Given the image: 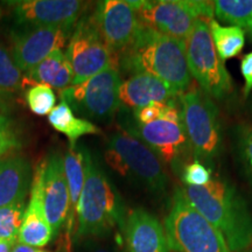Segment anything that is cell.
Segmentation results:
<instances>
[{
  "mask_svg": "<svg viewBox=\"0 0 252 252\" xmlns=\"http://www.w3.org/2000/svg\"><path fill=\"white\" fill-rule=\"evenodd\" d=\"M77 223L80 238L103 237L125 225L122 198L89 151L86 181L77 204Z\"/></svg>",
  "mask_w": 252,
  "mask_h": 252,
  "instance_id": "cell-3",
  "label": "cell"
},
{
  "mask_svg": "<svg viewBox=\"0 0 252 252\" xmlns=\"http://www.w3.org/2000/svg\"><path fill=\"white\" fill-rule=\"evenodd\" d=\"M123 128L143 140L175 173H182L185 162L188 161L190 153H193L182 123L158 119L149 124L135 122L131 127L125 126Z\"/></svg>",
  "mask_w": 252,
  "mask_h": 252,
  "instance_id": "cell-12",
  "label": "cell"
},
{
  "mask_svg": "<svg viewBox=\"0 0 252 252\" xmlns=\"http://www.w3.org/2000/svg\"><path fill=\"white\" fill-rule=\"evenodd\" d=\"M23 71L18 68L12 55L0 45V91L14 93L20 90Z\"/></svg>",
  "mask_w": 252,
  "mask_h": 252,
  "instance_id": "cell-27",
  "label": "cell"
},
{
  "mask_svg": "<svg viewBox=\"0 0 252 252\" xmlns=\"http://www.w3.org/2000/svg\"><path fill=\"white\" fill-rule=\"evenodd\" d=\"M93 15L103 41L118 55L134 42L141 28L138 13L127 0L99 1Z\"/></svg>",
  "mask_w": 252,
  "mask_h": 252,
  "instance_id": "cell-14",
  "label": "cell"
},
{
  "mask_svg": "<svg viewBox=\"0 0 252 252\" xmlns=\"http://www.w3.org/2000/svg\"><path fill=\"white\" fill-rule=\"evenodd\" d=\"M191 77L208 97L223 99L232 91V81L214 46L209 21L198 19L185 40Z\"/></svg>",
  "mask_w": 252,
  "mask_h": 252,
  "instance_id": "cell-6",
  "label": "cell"
},
{
  "mask_svg": "<svg viewBox=\"0 0 252 252\" xmlns=\"http://www.w3.org/2000/svg\"><path fill=\"white\" fill-rule=\"evenodd\" d=\"M49 124L56 131L67 135L70 146H76L77 140L87 134H100L102 131L97 125L86 118H78L67 103L61 100L48 115Z\"/></svg>",
  "mask_w": 252,
  "mask_h": 252,
  "instance_id": "cell-22",
  "label": "cell"
},
{
  "mask_svg": "<svg viewBox=\"0 0 252 252\" xmlns=\"http://www.w3.org/2000/svg\"><path fill=\"white\" fill-rule=\"evenodd\" d=\"M128 252H169L165 228L156 216L135 208L128 213L124 225Z\"/></svg>",
  "mask_w": 252,
  "mask_h": 252,
  "instance_id": "cell-16",
  "label": "cell"
},
{
  "mask_svg": "<svg viewBox=\"0 0 252 252\" xmlns=\"http://www.w3.org/2000/svg\"><path fill=\"white\" fill-rule=\"evenodd\" d=\"M25 209V202L0 208V241L18 242Z\"/></svg>",
  "mask_w": 252,
  "mask_h": 252,
  "instance_id": "cell-25",
  "label": "cell"
},
{
  "mask_svg": "<svg viewBox=\"0 0 252 252\" xmlns=\"http://www.w3.org/2000/svg\"><path fill=\"white\" fill-rule=\"evenodd\" d=\"M181 123L196 160L213 161L220 154L222 137L219 110L202 90L180 96Z\"/></svg>",
  "mask_w": 252,
  "mask_h": 252,
  "instance_id": "cell-7",
  "label": "cell"
},
{
  "mask_svg": "<svg viewBox=\"0 0 252 252\" xmlns=\"http://www.w3.org/2000/svg\"><path fill=\"white\" fill-rule=\"evenodd\" d=\"M33 176L31 163L21 156L0 159V208L25 202Z\"/></svg>",
  "mask_w": 252,
  "mask_h": 252,
  "instance_id": "cell-18",
  "label": "cell"
},
{
  "mask_svg": "<svg viewBox=\"0 0 252 252\" xmlns=\"http://www.w3.org/2000/svg\"><path fill=\"white\" fill-rule=\"evenodd\" d=\"M90 252H118V251L110 247H105V245H93L90 249Z\"/></svg>",
  "mask_w": 252,
  "mask_h": 252,
  "instance_id": "cell-34",
  "label": "cell"
},
{
  "mask_svg": "<svg viewBox=\"0 0 252 252\" xmlns=\"http://www.w3.org/2000/svg\"><path fill=\"white\" fill-rule=\"evenodd\" d=\"M21 146L17 125L0 103V159L20 150Z\"/></svg>",
  "mask_w": 252,
  "mask_h": 252,
  "instance_id": "cell-26",
  "label": "cell"
},
{
  "mask_svg": "<svg viewBox=\"0 0 252 252\" xmlns=\"http://www.w3.org/2000/svg\"><path fill=\"white\" fill-rule=\"evenodd\" d=\"M167 104H153L146 108L134 110V119L139 124H149L162 118L163 109Z\"/></svg>",
  "mask_w": 252,
  "mask_h": 252,
  "instance_id": "cell-31",
  "label": "cell"
},
{
  "mask_svg": "<svg viewBox=\"0 0 252 252\" xmlns=\"http://www.w3.org/2000/svg\"><path fill=\"white\" fill-rule=\"evenodd\" d=\"M239 150H241L243 165L248 174L252 179V126L242 133L241 141H239Z\"/></svg>",
  "mask_w": 252,
  "mask_h": 252,
  "instance_id": "cell-30",
  "label": "cell"
},
{
  "mask_svg": "<svg viewBox=\"0 0 252 252\" xmlns=\"http://www.w3.org/2000/svg\"><path fill=\"white\" fill-rule=\"evenodd\" d=\"M213 4L217 19L245 28L252 36V0H216Z\"/></svg>",
  "mask_w": 252,
  "mask_h": 252,
  "instance_id": "cell-24",
  "label": "cell"
},
{
  "mask_svg": "<svg viewBox=\"0 0 252 252\" xmlns=\"http://www.w3.org/2000/svg\"><path fill=\"white\" fill-rule=\"evenodd\" d=\"M65 56L74 70V84L82 83L109 68L119 69V55L103 41L93 14H83L78 20L67 45Z\"/></svg>",
  "mask_w": 252,
  "mask_h": 252,
  "instance_id": "cell-10",
  "label": "cell"
},
{
  "mask_svg": "<svg viewBox=\"0 0 252 252\" xmlns=\"http://www.w3.org/2000/svg\"><path fill=\"white\" fill-rule=\"evenodd\" d=\"M186 198L224 237L230 251L252 242V214L234 186L214 178L201 187L185 186Z\"/></svg>",
  "mask_w": 252,
  "mask_h": 252,
  "instance_id": "cell-2",
  "label": "cell"
},
{
  "mask_svg": "<svg viewBox=\"0 0 252 252\" xmlns=\"http://www.w3.org/2000/svg\"><path fill=\"white\" fill-rule=\"evenodd\" d=\"M119 69L132 75H152L179 94H184L191 82L185 41L144 24L134 42L119 55Z\"/></svg>",
  "mask_w": 252,
  "mask_h": 252,
  "instance_id": "cell-1",
  "label": "cell"
},
{
  "mask_svg": "<svg viewBox=\"0 0 252 252\" xmlns=\"http://www.w3.org/2000/svg\"><path fill=\"white\" fill-rule=\"evenodd\" d=\"M17 242H4L0 241V252H12L14 244Z\"/></svg>",
  "mask_w": 252,
  "mask_h": 252,
  "instance_id": "cell-35",
  "label": "cell"
},
{
  "mask_svg": "<svg viewBox=\"0 0 252 252\" xmlns=\"http://www.w3.org/2000/svg\"><path fill=\"white\" fill-rule=\"evenodd\" d=\"M18 28L60 27L74 30L87 4L78 0H18L6 1Z\"/></svg>",
  "mask_w": 252,
  "mask_h": 252,
  "instance_id": "cell-11",
  "label": "cell"
},
{
  "mask_svg": "<svg viewBox=\"0 0 252 252\" xmlns=\"http://www.w3.org/2000/svg\"><path fill=\"white\" fill-rule=\"evenodd\" d=\"M54 231L43 212L40 194V182L37 173L33 176L31 187V197L25 209L23 223L18 236V243L32 248H43L49 243Z\"/></svg>",
  "mask_w": 252,
  "mask_h": 252,
  "instance_id": "cell-19",
  "label": "cell"
},
{
  "mask_svg": "<svg viewBox=\"0 0 252 252\" xmlns=\"http://www.w3.org/2000/svg\"><path fill=\"white\" fill-rule=\"evenodd\" d=\"M72 31L60 27L17 28L11 33L12 59L21 71H31L50 54L67 46Z\"/></svg>",
  "mask_w": 252,
  "mask_h": 252,
  "instance_id": "cell-13",
  "label": "cell"
},
{
  "mask_svg": "<svg viewBox=\"0 0 252 252\" xmlns=\"http://www.w3.org/2000/svg\"><path fill=\"white\" fill-rule=\"evenodd\" d=\"M118 68H109L82 83L60 91V97L86 119L108 122L121 108Z\"/></svg>",
  "mask_w": 252,
  "mask_h": 252,
  "instance_id": "cell-8",
  "label": "cell"
},
{
  "mask_svg": "<svg viewBox=\"0 0 252 252\" xmlns=\"http://www.w3.org/2000/svg\"><path fill=\"white\" fill-rule=\"evenodd\" d=\"M37 252H47V251H39V250H37Z\"/></svg>",
  "mask_w": 252,
  "mask_h": 252,
  "instance_id": "cell-36",
  "label": "cell"
},
{
  "mask_svg": "<svg viewBox=\"0 0 252 252\" xmlns=\"http://www.w3.org/2000/svg\"><path fill=\"white\" fill-rule=\"evenodd\" d=\"M210 33L217 54L223 62L235 58L245 45V32L236 26H222L213 19L209 21Z\"/></svg>",
  "mask_w": 252,
  "mask_h": 252,
  "instance_id": "cell-23",
  "label": "cell"
},
{
  "mask_svg": "<svg viewBox=\"0 0 252 252\" xmlns=\"http://www.w3.org/2000/svg\"><path fill=\"white\" fill-rule=\"evenodd\" d=\"M169 249L176 252H230L222 234L191 207L182 188L175 189L165 219Z\"/></svg>",
  "mask_w": 252,
  "mask_h": 252,
  "instance_id": "cell-5",
  "label": "cell"
},
{
  "mask_svg": "<svg viewBox=\"0 0 252 252\" xmlns=\"http://www.w3.org/2000/svg\"><path fill=\"white\" fill-rule=\"evenodd\" d=\"M12 252H37L35 248H32L30 245H25L21 243H15L13 249H12Z\"/></svg>",
  "mask_w": 252,
  "mask_h": 252,
  "instance_id": "cell-33",
  "label": "cell"
},
{
  "mask_svg": "<svg viewBox=\"0 0 252 252\" xmlns=\"http://www.w3.org/2000/svg\"><path fill=\"white\" fill-rule=\"evenodd\" d=\"M43 212L53 231L58 232L68 220L70 196L65 179L63 158L52 153L36 168Z\"/></svg>",
  "mask_w": 252,
  "mask_h": 252,
  "instance_id": "cell-15",
  "label": "cell"
},
{
  "mask_svg": "<svg viewBox=\"0 0 252 252\" xmlns=\"http://www.w3.org/2000/svg\"><path fill=\"white\" fill-rule=\"evenodd\" d=\"M135 12L141 24L175 39L185 41L198 19H214L213 1L157 0L139 1Z\"/></svg>",
  "mask_w": 252,
  "mask_h": 252,
  "instance_id": "cell-9",
  "label": "cell"
},
{
  "mask_svg": "<svg viewBox=\"0 0 252 252\" xmlns=\"http://www.w3.org/2000/svg\"><path fill=\"white\" fill-rule=\"evenodd\" d=\"M241 72L244 77V96L247 97L252 91V52L244 55L241 61Z\"/></svg>",
  "mask_w": 252,
  "mask_h": 252,
  "instance_id": "cell-32",
  "label": "cell"
},
{
  "mask_svg": "<svg viewBox=\"0 0 252 252\" xmlns=\"http://www.w3.org/2000/svg\"><path fill=\"white\" fill-rule=\"evenodd\" d=\"M28 80L35 84H45L53 89L64 90L74 84V70L67 56L62 50L50 54L48 58L39 63L27 72Z\"/></svg>",
  "mask_w": 252,
  "mask_h": 252,
  "instance_id": "cell-20",
  "label": "cell"
},
{
  "mask_svg": "<svg viewBox=\"0 0 252 252\" xmlns=\"http://www.w3.org/2000/svg\"><path fill=\"white\" fill-rule=\"evenodd\" d=\"M175 93L168 84L149 74H135L122 82L119 89L121 103L133 110L153 104H175Z\"/></svg>",
  "mask_w": 252,
  "mask_h": 252,
  "instance_id": "cell-17",
  "label": "cell"
},
{
  "mask_svg": "<svg viewBox=\"0 0 252 252\" xmlns=\"http://www.w3.org/2000/svg\"><path fill=\"white\" fill-rule=\"evenodd\" d=\"M182 180L186 186L201 187L212 180V174H210V169H208L202 162L194 160L185 166L182 171Z\"/></svg>",
  "mask_w": 252,
  "mask_h": 252,
  "instance_id": "cell-29",
  "label": "cell"
},
{
  "mask_svg": "<svg viewBox=\"0 0 252 252\" xmlns=\"http://www.w3.org/2000/svg\"><path fill=\"white\" fill-rule=\"evenodd\" d=\"M104 158L119 175L153 193L165 191L168 185L160 158L137 135L124 128L110 135Z\"/></svg>",
  "mask_w": 252,
  "mask_h": 252,
  "instance_id": "cell-4",
  "label": "cell"
},
{
  "mask_svg": "<svg viewBox=\"0 0 252 252\" xmlns=\"http://www.w3.org/2000/svg\"><path fill=\"white\" fill-rule=\"evenodd\" d=\"M87 153L88 150L86 147L69 146L63 157V166H64L65 179H67L69 196H70V209L68 215L70 226L74 222V217L77 215L78 200L86 181Z\"/></svg>",
  "mask_w": 252,
  "mask_h": 252,
  "instance_id": "cell-21",
  "label": "cell"
},
{
  "mask_svg": "<svg viewBox=\"0 0 252 252\" xmlns=\"http://www.w3.org/2000/svg\"><path fill=\"white\" fill-rule=\"evenodd\" d=\"M26 102L35 115L46 116L56 106V96L50 87L45 84H34L27 90Z\"/></svg>",
  "mask_w": 252,
  "mask_h": 252,
  "instance_id": "cell-28",
  "label": "cell"
}]
</instances>
